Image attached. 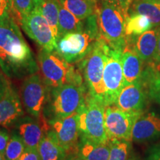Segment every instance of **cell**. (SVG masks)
<instances>
[{
  "instance_id": "obj_1",
  "label": "cell",
  "mask_w": 160,
  "mask_h": 160,
  "mask_svg": "<svg viewBox=\"0 0 160 160\" xmlns=\"http://www.w3.org/2000/svg\"><path fill=\"white\" fill-rule=\"evenodd\" d=\"M39 66L13 17L0 19V68L8 77L22 79Z\"/></svg>"
},
{
  "instance_id": "obj_2",
  "label": "cell",
  "mask_w": 160,
  "mask_h": 160,
  "mask_svg": "<svg viewBox=\"0 0 160 160\" xmlns=\"http://www.w3.org/2000/svg\"><path fill=\"white\" fill-rule=\"evenodd\" d=\"M99 37L97 17L95 13L85 19L81 30L60 37L57 40L55 51L67 62L74 65L88 54Z\"/></svg>"
},
{
  "instance_id": "obj_3",
  "label": "cell",
  "mask_w": 160,
  "mask_h": 160,
  "mask_svg": "<svg viewBox=\"0 0 160 160\" xmlns=\"http://www.w3.org/2000/svg\"><path fill=\"white\" fill-rule=\"evenodd\" d=\"M96 14L100 37L112 48L123 51L127 46L125 27L128 14L108 0H97Z\"/></svg>"
},
{
  "instance_id": "obj_4",
  "label": "cell",
  "mask_w": 160,
  "mask_h": 160,
  "mask_svg": "<svg viewBox=\"0 0 160 160\" xmlns=\"http://www.w3.org/2000/svg\"><path fill=\"white\" fill-rule=\"evenodd\" d=\"M38 64L42 79L51 88L66 84L85 85L82 74L75 64L67 62L55 51L40 49Z\"/></svg>"
},
{
  "instance_id": "obj_5",
  "label": "cell",
  "mask_w": 160,
  "mask_h": 160,
  "mask_svg": "<svg viewBox=\"0 0 160 160\" xmlns=\"http://www.w3.org/2000/svg\"><path fill=\"white\" fill-rule=\"evenodd\" d=\"M108 47V44L99 37L88 54L77 63V67L82 74L88 93L105 106L103 71Z\"/></svg>"
},
{
  "instance_id": "obj_6",
  "label": "cell",
  "mask_w": 160,
  "mask_h": 160,
  "mask_svg": "<svg viewBox=\"0 0 160 160\" xmlns=\"http://www.w3.org/2000/svg\"><path fill=\"white\" fill-rule=\"evenodd\" d=\"M88 93L85 85L66 84L51 88L49 100L44 109V116L47 120H51L77 113L85 102Z\"/></svg>"
},
{
  "instance_id": "obj_7",
  "label": "cell",
  "mask_w": 160,
  "mask_h": 160,
  "mask_svg": "<svg viewBox=\"0 0 160 160\" xmlns=\"http://www.w3.org/2000/svg\"><path fill=\"white\" fill-rule=\"evenodd\" d=\"M105 106L88 93L85 102L77 111L80 138L95 142H108L105 127Z\"/></svg>"
},
{
  "instance_id": "obj_8",
  "label": "cell",
  "mask_w": 160,
  "mask_h": 160,
  "mask_svg": "<svg viewBox=\"0 0 160 160\" xmlns=\"http://www.w3.org/2000/svg\"><path fill=\"white\" fill-rule=\"evenodd\" d=\"M51 91V88L37 73L24 80L21 88V101L24 108L32 117L39 119L44 115Z\"/></svg>"
},
{
  "instance_id": "obj_9",
  "label": "cell",
  "mask_w": 160,
  "mask_h": 160,
  "mask_svg": "<svg viewBox=\"0 0 160 160\" xmlns=\"http://www.w3.org/2000/svg\"><path fill=\"white\" fill-rule=\"evenodd\" d=\"M122 52L109 45L103 71L105 106L114 105L120 92L125 87L122 64Z\"/></svg>"
},
{
  "instance_id": "obj_10",
  "label": "cell",
  "mask_w": 160,
  "mask_h": 160,
  "mask_svg": "<svg viewBox=\"0 0 160 160\" xmlns=\"http://www.w3.org/2000/svg\"><path fill=\"white\" fill-rule=\"evenodd\" d=\"M18 23L41 48L51 52L55 51L57 38L48 21L37 8H35L31 13L22 17Z\"/></svg>"
},
{
  "instance_id": "obj_11",
  "label": "cell",
  "mask_w": 160,
  "mask_h": 160,
  "mask_svg": "<svg viewBox=\"0 0 160 160\" xmlns=\"http://www.w3.org/2000/svg\"><path fill=\"white\" fill-rule=\"evenodd\" d=\"M142 113L123 111L115 105L106 106L105 127L108 140L132 141L131 133L133 124Z\"/></svg>"
},
{
  "instance_id": "obj_12",
  "label": "cell",
  "mask_w": 160,
  "mask_h": 160,
  "mask_svg": "<svg viewBox=\"0 0 160 160\" xmlns=\"http://www.w3.org/2000/svg\"><path fill=\"white\" fill-rule=\"evenodd\" d=\"M48 122L50 130L67 155L78 153L80 134L77 113L67 117L48 120Z\"/></svg>"
},
{
  "instance_id": "obj_13",
  "label": "cell",
  "mask_w": 160,
  "mask_h": 160,
  "mask_svg": "<svg viewBox=\"0 0 160 160\" xmlns=\"http://www.w3.org/2000/svg\"><path fill=\"white\" fill-rule=\"evenodd\" d=\"M24 116L21 98L8 81L0 88V125L7 127Z\"/></svg>"
},
{
  "instance_id": "obj_14",
  "label": "cell",
  "mask_w": 160,
  "mask_h": 160,
  "mask_svg": "<svg viewBox=\"0 0 160 160\" xmlns=\"http://www.w3.org/2000/svg\"><path fill=\"white\" fill-rule=\"evenodd\" d=\"M50 130V125L45 116L39 119L33 117L20 118L17 125V133L21 137L25 148L37 149L44 136Z\"/></svg>"
},
{
  "instance_id": "obj_15",
  "label": "cell",
  "mask_w": 160,
  "mask_h": 160,
  "mask_svg": "<svg viewBox=\"0 0 160 160\" xmlns=\"http://www.w3.org/2000/svg\"><path fill=\"white\" fill-rule=\"evenodd\" d=\"M149 99L145 87L139 80L125 86L114 105L123 111L142 113L145 111Z\"/></svg>"
},
{
  "instance_id": "obj_16",
  "label": "cell",
  "mask_w": 160,
  "mask_h": 160,
  "mask_svg": "<svg viewBox=\"0 0 160 160\" xmlns=\"http://www.w3.org/2000/svg\"><path fill=\"white\" fill-rule=\"evenodd\" d=\"M159 27H155L138 36L127 37V46L139 56L143 62L151 64L157 48Z\"/></svg>"
},
{
  "instance_id": "obj_17",
  "label": "cell",
  "mask_w": 160,
  "mask_h": 160,
  "mask_svg": "<svg viewBox=\"0 0 160 160\" xmlns=\"http://www.w3.org/2000/svg\"><path fill=\"white\" fill-rule=\"evenodd\" d=\"M160 137V117L154 111H145L133 124L131 140L136 142L153 140Z\"/></svg>"
},
{
  "instance_id": "obj_18",
  "label": "cell",
  "mask_w": 160,
  "mask_h": 160,
  "mask_svg": "<svg viewBox=\"0 0 160 160\" xmlns=\"http://www.w3.org/2000/svg\"><path fill=\"white\" fill-rule=\"evenodd\" d=\"M122 64L125 86L139 82L144 70L143 61L133 50L126 47L122 52Z\"/></svg>"
},
{
  "instance_id": "obj_19",
  "label": "cell",
  "mask_w": 160,
  "mask_h": 160,
  "mask_svg": "<svg viewBox=\"0 0 160 160\" xmlns=\"http://www.w3.org/2000/svg\"><path fill=\"white\" fill-rule=\"evenodd\" d=\"M78 154L83 160H108L109 142L99 143L79 138Z\"/></svg>"
},
{
  "instance_id": "obj_20",
  "label": "cell",
  "mask_w": 160,
  "mask_h": 160,
  "mask_svg": "<svg viewBox=\"0 0 160 160\" xmlns=\"http://www.w3.org/2000/svg\"><path fill=\"white\" fill-rule=\"evenodd\" d=\"M37 150L40 160H64L67 156L51 130L44 136Z\"/></svg>"
},
{
  "instance_id": "obj_21",
  "label": "cell",
  "mask_w": 160,
  "mask_h": 160,
  "mask_svg": "<svg viewBox=\"0 0 160 160\" xmlns=\"http://www.w3.org/2000/svg\"><path fill=\"white\" fill-rule=\"evenodd\" d=\"M142 14L148 17L153 27L160 26V0H134L130 8L129 14Z\"/></svg>"
},
{
  "instance_id": "obj_22",
  "label": "cell",
  "mask_w": 160,
  "mask_h": 160,
  "mask_svg": "<svg viewBox=\"0 0 160 160\" xmlns=\"http://www.w3.org/2000/svg\"><path fill=\"white\" fill-rule=\"evenodd\" d=\"M140 82L150 99L160 105V71L151 65H145Z\"/></svg>"
},
{
  "instance_id": "obj_23",
  "label": "cell",
  "mask_w": 160,
  "mask_h": 160,
  "mask_svg": "<svg viewBox=\"0 0 160 160\" xmlns=\"http://www.w3.org/2000/svg\"><path fill=\"white\" fill-rule=\"evenodd\" d=\"M84 22L85 19L78 18L77 16L70 12L60 4L59 23H58V30H59L58 39L67 33L81 30L84 26Z\"/></svg>"
},
{
  "instance_id": "obj_24",
  "label": "cell",
  "mask_w": 160,
  "mask_h": 160,
  "mask_svg": "<svg viewBox=\"0 0 160 160\" xmlns=\"http://www.w3.org/2000/svg\"><path fill=\"white\" fill-rule=\"evenodd\" d=\"M59 5L60 2L59 0H42L35 7L41 12L43 17L48 21L57 38V40L59 37L58 23H59Z\"/></svg>"
},
{
  "instance_id": "obj_25",
  "label": "cell",
  "mask_w": 160,
  "mask_h": 160,
  "mask_svg": "<svg viewBox=\"0 0 160 160\" xmlns=\"http://www.w3.org/2000/svg\"><path fill=\"white\" fill-rule=\"evenodd\" d=\"M63 7L81 19L96 13L97 0H59Z\"/></svg>"
},
{
  "instance_id": "obj_26",
  "label": "cell",
  "mask_w": 160,
  "mask_h": 160,
  "mask_svg": "<svg viewBox=\"0 0 160 160\" xmlns=\"http://www.w3.org/2000/svg\"><path fill=\"white\" fill-rule=\"evenodd\" d=\"M151 21L147 17L142 14H129L126 21V37L138 36L153 28Z\"/></svg>"
},
{
  "instance_id": "obj_27",
  "label": "cell",
  "mask_w": 160,
  "mask_h": 160,
  "mask_svg": "<svg viewBox=\"0 0 160 160\" xmlns=\"http://www.w3.org/2000/svg\"><path fill=\"white\" fill-rule=\"evenodd\" d=\"M110 155L108 160H127L132 153L131 141L124 139L108 140Z\"/></svg>"
},
{
  "instance_id": "obj_28",
  "label": "cell",
  "mask_w": 160,
  "mask_h": 160,
  "mask_svg": "<svg viewBox=\"0 0 160 160\" xmlns=\"http://www.w3.org/2000/svg\"><path fill=\"white\" fill-rule=\"evenodd\" d=\"M25 150L21 137L17 133L11 136L5 152V160H19Z\"/></svg>"
},
{
  "instance_id": "obj_29",
  "label": "cell",
  "mask_w": 160,
  "mask_h": 160,
  "mask_svg": "<svg viewBox=\"0 0 160 160\" xmlns=\"http://www.w3.org/2000/svg\"><path fill=\"white\" fill-rule=\"evenodd\" d=\"M13 17L17 23L22 17L28 15L35 8V0H11Z\"/></svg>"
},
{
  "instance_id": "obj_30",
  "label": "cell",
  "mask_w": 160,
  "mask_h": 160,
  "mask_svg": "<svg viewBox=\"0 0 160 160\" xmlns=\"http://www.w3.org/2000/svg\"><path fill=\"white\" fill-rule=\"evenodd\" d=\"M8 17H13L11 0H0V19Z\"/></svg>"
},
{
  "instance_id": "obj_31",
  "label": "cell",
  "mask_w": 160,
  "mask_h": 160,
  "mask_svg": "<svg viewBox=\"0 0 160 160\" xmlns=\"http://www.w3.org/2000/svg\"><path fill=\"white\" fill-rule=\"evenodd\" d=\"M108 1L122 10L125 13L128 14L130 8L134 0H108Z\"/></svg>"
},
{
  "instance_id": "obj_32",
  "label": "cell",
  "mask_w": 160,
  "mask_h": 160,
  "mask_svg": "<svg viewBox=\"0 0 160 160\" xmlns=\"http://www.w3.org/2000/svg\"><path fill=\"white\" fill-rule=\"evenodd\" d=\"M19 160H40L38 150L25 148Z\"/></svg>"
},
{
  "instance_id": "obj_33",
  "label": "cell",
  "mask_w": 160,
  "mask_h": 160,
  "mask_svg": "<svg viewBox=\"0 0 160 160\" xmlns=\"http://www.w3.org/2000/svg\"><path fill=\"white\" fill-rule=\"evenodd\" d=\"M10 139V136L7 131L0 128V153L5 155L6 147Z\"/></svg>"
},
{
  "instance_id": "obj_34",
  "label": "cell",
  "mask_w": 160,
  "mask_h": 160,
  "mask_svg": "<svg viewBox=\"0 0 160 160\" xmlns=\"http://www.w3.org/2000/svg\"><path fill=\"white\" fill-rule=\"evenodd\" d=\"M145 160H160V143L153 145L148 150Z\"/></svg>"
},
{
  "instance_id": "obj_35",
  "label": "cell",
  "mask_w": 160,
  "mask_h": 160,
  "mask_svg": "<svg viewBox=\"0 0 160 160\" xmlns=\"http://www.w3.org/2000/svg\"><path fill=\"white\" fill-rule=\"evenodd\" d=\"M150 65L153 66L156 69L160 71V26L159 27V35H158V42H157V48L156 53L153 57V61Z\"/></svg>"
},
{
  "instance_id": "obj_36",
  "label": "cell",
  "mask_w": 160,
  "mask_h": 160,
  "mask_svg": "<svg viewBox=\"0 0 160 160\" xmlns=\"http://www.w3.org/2000/svg\"><path fill=\"white\" fill-rule=\"evenodd\" d=\"M64 160H83L80 157V156L78 154V153H71V154H68L66 156Z\"/></svg>"
},
{
  "instance_id": "obj_37",
  "label": "cell",
  "mask_w": 160,
  "mask_h": 160,
  "mask_svg": "<svg viewBox=\"0 0 160 160\" xmlns=\"http://www.w3.org/2000/svg\"><path fill=\"white\" fill-rule=\"evenodd\" d=\"M8 81V80L5 79V76H4L3 73L0 72V88H1L2 87V86L5 85Z\"/></svg>"
},
{
  "instance_id": "obj_38",
  "label": "cell",
  "mask_w": 160,
  "mask_h": 160,
  "mask_svg": "<svg viewBox=\"0 0 160 160\" xmlns=\"http://www.w3.org/2000/svg\"><path fill=\"white\" fill-rule=\"evenodd\" d=\"M127 160H141V159H140V158L138 157V156L132 153Z\"/></svg>"
},
{
  "instance_id": "obj_39",
  "label": "cell",
  "mask_w": 160,
  "mask_h": 160,
  "mask_svg": "<svg viewBox=\"0 0 160 160\" xmlns=\"http://www.w3.org/2000/svg\"><path fill=\"white\" fill-rule=\"evenodd\" d=\"M0 160H5V156H4L3 154H2L1 153H0Z\"/></svg>"
},
{
  "instance_id": "obj_40",
  "label": "cell",
  "mask_w": 160,
  "mask_h": 160,
  "mask_svg": "<svg viewBox=\"0 0 160 160\" xmlns=\"http://www.w3.org/2000/svg\"><path fill=\"white\" fill-rule=\"evenodd\" d=\"M41 1H42V0H35V2H36V5H37L38 3H39V2H41ZM36 5H35V7H36Z\"/></svg>"
}]
</instances>
